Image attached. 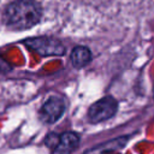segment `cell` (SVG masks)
Listing matches in <instances>:
<instances>
[{
    "mask_svg": "<svg viewBox=\"0 0 154 154\" xmlns=\"http://www.w3.org/2000/svg\"><path fill=\"white\" fill-rule=\"evenodd\" d=\"M10 70V66L7 65L6 61H4L2 59H0V72H5V71H8Z\"/></svg>",
    "mask_w": 154,
    "mask_h": 154,
    "instance_id": "ba28073f",
    "label": "cell"
},
{
    "mask_svg": "<svg viewBox=\"0 0 154 154\" xmlns=\"http://www.w3.org/2000/svg\"><path fill=\"white\" fill-rule=\"evenodd\" d=\"M24 45L31 51L38 53L40 55H63L65 53V47L60 41L53 37L40 36L31 37L24 41Z\"/></svg>",
    "mask_w": 154,
    "mask_h": 154,
    "instance_id": "7a4b0ae2",
    "label": "cell"
},
{
    "mask_svg": "<svg viewBox=\"0 0 154 154\" xmlns=\"http://www.w3.org/2000/svg\"><path fill=\"white\" fill-rule=\"evenodd\" d=\"M64 111H65V103L63 99L58 96H52L43 103L40 116L45 123L51 124V123L57 122L63 116Z\"/></svg>",
    "mask_w": 154,
    "mask_h": 154,
    "instance_id": "277c9868",
    "label": "cell"
},
{
    "mask_svg": "<svg viewBox=\"0 0 154 154\" xmlns=\"http://www.w3.org/2000/svg\"><path fill=\"white\" fill-rule=\"evenodd\" d=\"M128 140V137H123V138H118L116 141H112V142H108L103 146H100L97 148H94V149H90L88 152H85L84 154H105V153H109V152H113L116 149H118L119 147L124 146L125 141Z\"/></svg>",
    "mask_w": 154,
    "mask_h": 154,
    "instance_id": "52a82bcc",
    "label": "cell"
},
{
    "mask_svg": "<svg viewBox=\"0 0 154 154\" xmlns=\"http://www.w3.org/2000/svg\"><path fill=\"white\" fill-rule=\"evenodd\" d=\"M41 7L34 0H16L11 2L5 12V23L16 30H24L34 26L41 19Z\"/></svg>",
    "mask_w": 154,
    "mask_h": 154,
    "instance_id": "6da1fadb",
    "label": "cell"
},
{
    "mask_svg": "<svg viewBox=\"0 0 154 154\" xmlns=\"http://www.w3.org/2000/svg\"><path fill=\"white\" fill-rule=\"evenodd\" d=\"M79 142V137L75 132H65L59 137L57 146L54 147L53 154H70L73 152Z\"/></svg>",
    "mask_w": 154,
    "mask_h": 154,
    "instance_id": "5b68a950",
    "label": "cell"
},
{
    "mask_svg": "<svg viewBox=\"0 0 154 154\" xmlns=\"http://www.w3.org/2000/svg\"><path fill=\"white\" fill-rule=\"evenodd\" d=\"M91 59V53L87 47L83 46H77L73 48L71 53V63L75 67L79 69L85 66Z\"/></svg>",
    "mask_w": 154,
    "mask_h": 154,
    "instance_id": "8992f818",
    "label": "cell"
},
{
    "mask_svg": "<svg viewBox=\"0 0 154 154\" xmlns=\"http://www.w3.org/2000/svg\"><path fill=\"white\" fill-rule=\"evenodd\" d=\"M117 101L111 96H106L90 106L88 111V118L91 123H100L107 120L108 118L114 116V113L117 112Z\"/></svg>",
    "mask_w": 154,
    "mask_h": 154,
    "instance_id": "3957f363",
    "label": "cell"
}]
</instances>
